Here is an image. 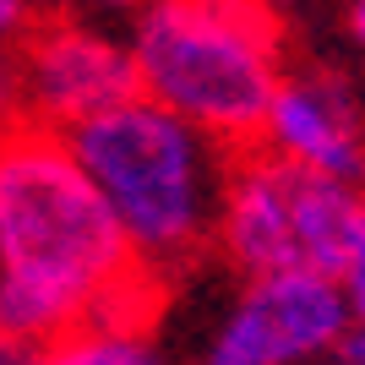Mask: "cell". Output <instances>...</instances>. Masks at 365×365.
I'll return each mask as SVG.
<instances>
[{"instance_id": "6da1fadb", "label": "cell", "mask_w": 365, "mask_h": 365, "mask_svg": "<svg viewBox=\"0 0 365 365\" xmlns=\"http://www.w3.org/2000/svg\"><path fill=\"white\" fill-rule=\"evenodd\" d=\"M164 284L148 273L66 131H0V333L44 344L82 322H153Z\"/></svg>"}, {"instance_id": "7a4b0ae2", "label": "cell", "mask_w": 365, "mask_h": 365, "mask_svg": "<svg viewBox=\"0 0 365 365\" xmlns=\"http://www.w3.org/2000/svg\"><path fill=\"white\" fill-rule=\"evenodd\" d=\"M66 142L109 202L115 224L125 229L137 262L169 289V278L213 245L235 148L180 120L148 93H131L66 125Z\"/></svg>"}, {"instance_id": "3957f363", "label": "cell", "mask_w": 365, "mask_h": 365, "mask_svg": "<svg viewBox=\"0 0 365 365\" xmlns=\"http://www.w3.org/2000/svg\"><path fill=\"white\" fill-rule=\"evenodd\" d=\"M137 93L224 148H257L284 82V33L267 0H142L131 11Z\"/></svg>"}, {"instance_id": "277c9868", "label": "cell", "mask_w": 365, "mask_h": 365, "mask_svg": "<svg viewBox=\"0 0 365 365\" xmlns=\"http://www.w3.org/2000/svg\"><path fill=\"white\" fill-rule=\"evenodd\" d=\"M360 207H365L360 185L289 164L267 148H235L213 224V251L240 278L251 273L338 278Z\"/></svg>"}, {"instance_id": "5b68a950", "label": "cell", "mask_w": 365, "mask_h": 365, "mask_svg": "<svg viewBox=\"0 0 365 365\" xmlns=\"http://www.w3.org/2000/svg\"><path fill=\"white\" fill-rule=\"evenodd\" d=\"M354 311L327 273H251L207 333L202 365H317L344 349Z\"/></svg>"}, {"instance_id": "8992f818", "label": "cell", "mask_w": 365, "mask_h": 365, "mask_svg": "<svg viewBox=\"0 0 365 365\" xmlns=\"http://www.w3.org/2000/svg\"><path fill=\"white\" fill-rule=\"evenodd\" d=\"M22 98H28V120L38 125H66L88 120L98 109L120 104L137 93V66L131 44L98 22V16L49 6L22 38Z\"/></svg>"}, {"instance_id": "52a82bcc", "label": "cell", "mask_w": 365, "mask_h": 365, "mask_svg": "<svg viewBox=\"0 0 365 365\" xmlns=\"http://www.w3.org/2000/svg\"><path fill=\"white\" fill-rule=\"evenodd\" d=\"M257 148L349 185L365 180V115L354 93L327 71H284Z\"/></svg>"}, {"instance_id": "ba28073f", "label": "cell", "mask_w": 365, "mask_h": 365, "mask_svg": "<svg viewBox=\"0 0 365 365\" xmlns=\"http://www.w3.org/2000/svg\"><path fill=\"white\" fill-rule=\"evenodd\" d=\"M28 365H164V349L153 338V322L104 317L33 344Z\"/></svg>"}, {"instance_id": "9c48e42d", "label": "cell", "mask_w": 365, "mask_h": 365, "mask_svg": "<svg viewBox=\"0 0 365 365\" xmlns=\"http://www.w3.org/2000/svg\"><path fill=\"white\" fill-rule=\"evenodd\" d=\"M28 120V98H22V49L0 38V131Z\"/></svg>"}, {"instance_id": "30bf717a", "label": "cell", "mask_w": 365, "mask_h": 365, "mask_svg": "<svg viewBox=\"0 0 365 365\" xmlns=\"http://www.w3.org/2000/svg\"><path fill=\"white\" fill-rule=\"evenodd\" d=\"M338 289H344L354 317H365V207H360V224H354V235H349L344 267H338Z\"/></svg>"}, {"instance_id": "8fae6325", "label": "cell", "mask_w": 365, "mask_h": 365, "mask_svg": "<svg viewBox=\"0 0 365 365\" xmlns=\"http://www.w3.org/2000/svg\"><path fill=\"white\" fill-rule=\"evenodd\" d=\"M44 11H49V0H0V38L16 44V38H22Z\"/></svg>"}, {"instance_id": "7c38bea8", "label": "cell", "mask_w": 365, "mask_h": 365, "mask_svg": "<svg viewBox=\"0 0 365 365\" xmlns=\"http://www.w3.org/2000/svg\"><path fill=\"white\" fill-rule=\"evenodd\" d=\"M49 6H66V11H82V16H131L142 0H49Z\"/></svg>"}, {"instance_id": "4fadbf2b", "label": "cell", "mask_w": 365, "mask_h": 365, "mask_svg": "<svg viewBox=\"0 0 365 365\" xmlns=\"http://www.w3.org/2000/svg\"><path fill=\"white\" fill-rule=\"evenodd\" d=\"M33 344H22V338H6L0 333V365H28Z\"/></svg>"}, {"instance_id": "5bb4252c", "label": "cell", "mask_w": 365, "mask_h": 365, "mask_svg": "<svg viewBox=\"0 0 365 365\" xmlns=\"http://www.w3.org/2000/svg\"><path fill=\"white\" fill-rule=\"evenodd\" d=\"M344 354H349V360H365V317H354L349 338H344Z\"/></svg>"}, {"instance_id": "9a60e30c", "label": "cell", "mask_w": 365, "mask_h": 365, "mask_svg": "<svg viewBox=\"0 0 365 365\" xmlns=\"http://www.w3.org/2000/svg\"><path fill=\"white\" fill-rule=\"evenodd\" d=\"M349 28H354V38L365 44V0H354V11H349Z\"/></svg>"}, {"instance_id": "2e32d148", "label": "cell", "mask_w": 365, "mask_h": 365, "mask_svg": "<svg viewBox=\"0 0 365 365\" xmlns=\"http://www.w3.org/2000/svg\"><path fill=\"white\" fill-rule=\"evenodd\" d=\"M333 365H365V360H349V354H344V360H333Z\"/></svg>"}]
</instances>
